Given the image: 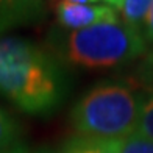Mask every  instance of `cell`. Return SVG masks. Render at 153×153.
<instances>
[{"label":"cell","mask_w":153,"mask_h":153,"mask_svg":"<svg viewBox=\"0 0 153 153\" xmlns=\"http://www.w3.org/2000/svg\"><path fill=\"white\" fill-rule=\"evenodd\" d=\"M42 14V0H0V33L34 22Z\"/></svg>","instance_id":"5"},{"label":"cell","mask_w":153,"mask_h":153,"mask_svg":"<svg viewBox=\"0 0 153 153\" xmlns=\"http://www.w3.org/2000/svg\"><path fill=\"white\" fill-rule=\"evenodd\" d=\"M119 153H153V141L134 131L130 136L119 139Z\"/></svg>","instance_id":"9"},{"label":"cell","mask_w":153,"mask_h":153,"mask_svg":"<svg viewBox=\"0 0 153 153\" xmlns=\"http://www.w3.org/2000/svg\"><path fill=\"white\" fill-rule=\"evenodd\" d=\"M58 52L67 62L89 71L123 66L145 55L141 30L123 22H102L56 38ZM58 53V55H59Z\"/></svg>","instance_id":"3"},{"label":"cell","mask_w":153,"mask_h":153,"mask_svg":"<svg viewBox=\"0 0 153 153\" xmlns=\"http://www.w3.org/2000/svg\"><path fill=\"white\" fill-rule=\"evenodd\" d=\"M144 95L127 81H102L75 103L71 122L85 141H119L136 131Z\"/></svg>","instance_id":"2"},{"label":"cell","mask_w":153,"mask_h":153,"mask_svg":"<svg viewBox=\"0 0 153 153\" xmlns=\"http://www.w3.org/2000/svg\"><path fill=\"white\" fill-rule=\"evenodd\" d=\"M142 34L145 41H149V42L153 44V5L150 6L149 10V14L144 20V27H142Z\"/></svg>","instance_id":"12"},{"label":"cell","mask_w":153,"mask_h":153,"mask_svg":"<svg viewBox=\"0 0 153 153\" xmlns=\"http://www.w3.org/2000/svg\"><path fill=\"white\" fill-rule=\"evenodd\" d=\"M103 2L116 13H119L123 24L141 31L150 6L153 5V0H103Z\"/></svg>","instance_id":"6"},{"label":"cell","mask_w":153,"mask_h":153,"mask_svg":"<svg viewBox=\"0 0 153 153\" xmlns=\"http://www.w3.org/2000/svg\"><path fill=\"white\" fill-rule=\"evenodd\" d=\"M67 153H119V141H85L78 139Z\"/></svg>","instance_id":"8"},{"label":"cell","mask_w":153,"mask_h":153,"mask_svg":"<svg viewBox=\"0 0 153 153\" xmlns=\"http://www.w3.org/2000/svg\"><path fill=\"white\" fill-rule=\"evenodd\" d=\"M136 83L153 95V52L144 55V59L137 67Z\"/></svg>","instance_id":"11"},{"label":"cell","mask_w":153,"mask_h":153,"mask_svg":"<svg viewBox=\"0 0 153 153\" xmlns=\"http://www.w3.org/2000/svg\"><path fill=\"white\" fill-rule=\"evenodd\" d=\"M62 30H81L102 22H117V13L108 5H76L59 3L52 8Z\"/></svg>","instance_id":"4"},{"label":"cell","mask_w":153,"mask_h":153,"mask_svg":"<svg viewBox=\"0 0 153 153\" xmlns=\"http://www.w3.org/2000/svg\"><path fill=\"white\" fill-rule=\"evenodd\" d=\"M69 91L58 58L25 38L0 39V94L31 116H48Z\"/></svg>","instance_id":"1"},{"label":"cell","mask_w":153,"mask_h":153,"mask_svg":"<svg viewBox=\"0 0 153 153\" xmlns=\"http://www.w3.org/2000/svg\"><path fill=\"white\" fill-rule=\"evenodd\" d=\"M6 153H30L28 150H27L24 145H16L13 150H10V152H6Z\"/></svg>","instance_id":"14"},{"label":"cell","mask_w":153,"mask_h":153,"mask_svg":"<svg viewBox=\"0 0 153 153\" xmlns=\"http://www.w3.org/2000/svg\"><path fill=\"white\" fill-rule=\"evenodd\" d=\"M92 2H95V0H92Z\"/></svg>","instance_id":"15"},{"label":"cell","mask_w":153,"mask_h":153,"mask_svg":"<svg viewBox=\"0 0 153 153\" xmlns=\"http://www.w3.org/2000/svg\"><path fill=\"white\" fill-rule=\"evenodd\" d=\"M136 133L153 141V95H149L142 100Z\"/></svg>","instance_id":"10"},{"label":"cell","mask_w":153,"mask_h":153,"mask_svg":"<svg viewBox=\"0 0 153 153\" xmlns=\"http://www.w3.org/2000/svg\"><path fill=\"white\" fill-rule=\"evenodd\" d=\"M88 2H92V0H48V5L50 8L56 6L59 3H76V5H86Z\"/></svg>","instance_id":"13"},{"label":"cell","mask_w":153,"mask_h":153,"mask_svg":"<svg viewBox=\"0 0 153 153\" xmlns=\"http://www.w3.org/2000/svg\"><path fill=\"white\" fill-rule=\"evenodd\" d=\"M19 137V125L13 117L0 108V153H6L14 149Z\"/></svg>","instance_id":"7"}]
</instances>
